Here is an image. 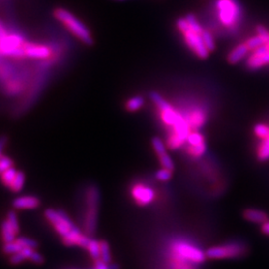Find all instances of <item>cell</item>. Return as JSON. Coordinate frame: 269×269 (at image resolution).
<instances>
[{
  "label": "cell",
  "mask_w": 269,
  "mask_h": 269,
  "mask_svg": "<svg viewBox=\"0 0 269 269\" xmlns=\"http://www.w3.org/2000/svg\"><path fill=\"white\" fill-rule=\"evenodd\" d=\"M266 43H267V41L264 39V38H262L261 36L257 35V36L251 37L249 40H247L246 45L249 48V50L253 51L254 49H256V48H258V47H260V46H262V45H264Z\"/></svg>",
  "instance_id": "26"
},
{
  "label": "cell",
  "mask_w": 269,
  "mask_h": 269,
  "mask_svg": "<svg viewBox=\"0 0 269 269\" xmlns=\"http://www.w3.org/2000/svg\"><path fill=\"white\" fill-rule=\"evenodd\" d=\"M6 142H7V139L5 137L0 138V158H1L3 156L2 152H3V149L5 148Z\"/></svg>",
  "instance_id": "41"
},
{
  "label": "cell",
  "mask_w": 269,
  "mask_h": 269,
  "mask_svg": "<svg viewBox=\"0 0 269 269\" xmlns=\"http://www.w3.org/2000/svg\"><path fill=\"white\" fill-rule=\"evenodd\" d=\"M215 7L219 21L226 27H236L242 18V7L239 0H216Z\"/></svg>",
  "instance_id": "5"
},
{
  "label": "cell",
  "mask_w": 269,
  "mask_h": 269,
  "mask_svg": "<svg viewBox=\"0 0 269 269\" xmlns=\"http://www.w3.org/2000/svg\"><path fill=\"white\" fill-rule=\"evenodd\" d=\"M160 162L162 164V166L164 167V169H167V170H170V171H173L175 166H174V163H173V160L171 159V157L168 155V153H164V155L160 156Z\"/></svg>",
  "instance_id": "36"
},
{
  "label": "cell",
  "mask_w": 269,
  "mask_h": 269,
  "mask_svg": "<svg viewBox=\"0 0 269 269\" xmlns=\"http://www.w3.org/2000/svg\"><path fill=\"white\" fill-rule=\"evenodd\" d=\"M13 167V161L6 156H2L0 158V175L3 174L5 171Z\"/></svg>",
  "instance_id": "33"
},
{
  "label": "cell",
  "mask_w": 269,
  "mask_h": 269,
  "mask_svg": "<svg viewBox=\"0 0 269 269\" xmlns=\"http://www.w3.org/2000/svg\"><path fill=\"white\" fill-rule=\"evenodd\" d=\"M145 104V100L142 96H135L129 99L126 103V108L129 112H136L140 110Z\"/></svg>",
  "instance_id": "23"
},
{
  "label": "cell",
  "mask_w": 269,
  "mask_h": 269,
  "mask_svg": "<svg viewBox=\"0 0 269 269\" xmlns=\"http://www.w3.org/2000/svg\"><path fill=\"white\" fill-rule=\"evenodd\" d=\"M100 245H101V259L104 260L105 262L108 263H112V257H111V250H110V246L109 244L105 241V240H101L100 241Z\"/></svg>",
  "instance_id": "27"
},
{
  "label": "cell",
  "mask_w": 269,
  "mask_h": 269,
  "mask_svg": "<svg viewBox=\"0 0 269 269\" xmlns=\"http://www.w3.org/2000/svg\"><path fill=\"white\" fill-rule=\"evenodd\" d=\"M206 122V115L201 110H196L190 114L188 118V124L195 129H200Z\"/></svg>",
  "instance_id": "20"
},
{
  "label": "cell",
  "mask_w": 269,
  "mask_h": 269,
  "mask_svg": "<svg viewBox=\"0 0 269 269\" xmlns=\"http://www.w3.org/2000/svg\"><path fill=\"white\" fill-rule=\"evenodd\" d=\"M9 257H10L9 261L13 265H18L26 260L38 265H40L44 262L43 256L36 250V248H32V247H24L21 251Z\"/></svg>",
  "instance_id": "11"
},
{
  "label": "cell",
  "mask_w": 269,
  "mask_h": 269,
  "mask_svg": "<svg viewBox=\"0 0 269 269\" xmlns=\"http://www.w3.org/2000/svg\"><path fill=\"white\" fill-rule=\"evenodd\" d=\"M188 122H186L180 115L178 119V121L176 122V124L173 126L174 127V134L177 135L180 140H182L183 142L185 140H187L189 133V127H188Z\"/></svg>",
  "instance_id": "16"
},
{
  "label": "cell",
  "mask_w": 269,
  "mask_h": 269,
  "mask_svg": "<svg viewBox=\"0 0 269 269\" xmlns=\"http://www.w3.org/2000/svg\"><path fill=\"white\" fill-rule=\"evenodd\" d=\"M90 269H118V266L113 263H108L101 258L93 260L92 267Z\"/></svg>",
  "instance_id": "29"
},
{
  "label": "cell",
  "mask_w": 269,
  "mask_h": 269,
  "mask_svg": "<svg viewBox=\"0 0 269 269\" xmlns=\"http://www.w3.org/2000/svg\"><path fill=\"white\" fill-rule=\"evenodd\" d=\"M256 32H257V34H258L259 36H261L262 38H264V39H265L267 42L269 41V32H268V30H267L264 26L258 25V26L256 27Z\"/></svg>",
  "instance_id": "39"
},
{
  "label": "cell",
  "mask_w": 269,
  "mask_h": 269,
  "mask_svg": "<svg viewBox=\"0 0 269 269\" xmlns=\"http://www.w3.org/2000/svg\"><path fill=\"white\" fill-rule=\"evenodd\" d=\"M161 114H162V120L164 121L165 124L169 126H174L179 117V115L175 112V110L172 108L171 105L162 109Z\"/></svg>",
  "instance_id": "19"
},
{
  "label": "cell",
  "mask_w": 269,
  "mask_h": 269,
  "mask_svg": "<svg viewBox=\"0 0 269 269\" xmlns=\"http://www.w3.org/2000/svg\"><path fill=\"white\" fill-rule=\"evenodd\" d=\"M202 37H203V40H204V43L206 45V47L209 49V51H212L215 49V42H214V39L212 35L208 32V31H205L202 33Z\"/></svg>",
  "instance_id": "30"
},
{
  "label": "cell",
  "mask_w": 269,
  "mask_h": 269,
  "mask_svg": "<svg viewBox=\"0 0 269 269\" xmlns=\"http://www.w3.org/2000/svg\"><path fill=\"white\" fill-rule=\"evenodd\" d=\"M185 19L188 22V25H189L190 29H193L194 31H196L198 33H201V34L204 32L203 27L201 26V24L199 23V21L197 20V18L194 14H187L185 16Z\"/></svg>",
  "instance_id": "28"
},
{
  "label": "cell",
  "mask_w": 269,
  "mask_h": 269,
  "mask_svg": "<svg viewBox=\"0 0 269 269\" xmlns=\"http://www.w3.org/2000/svg\"><path fill=\"white\" fill-rule=\"evenodd\" d=\"M53 15L59 22H61L66 27V29L72 35H74L77 38V39L89 46L93 44L94 40L88 27L69 10L62 7H58L54 9Z\"/></svg>",
  "instance_id": "2"
},
{
  "label": "cell",
  "mask_w": 269,
  "mask_h": 269,
  "mask_svg": "<svg viewBox=\"0 0 269 269\" xmlns=\"http://www.w3.org/2000/svg\"><path fill=\"white\" fill-rule=\"evenodd\" d=\"M24 247H32V248H37L38 247V243L34 240L31 239L29 238H25V237H20L17 238L14 241L9 242V243H5L3 244V252L8 255L11 256L13 254L18 253L19 251H21Z\"/></svg>",
  "instance_id": "13"
},
{
  "label": "cell",
  "mask_w": 269,
  "mask_h": 269,
  "mask_svg": "<svg viewBox=\"0 0 269 269\" xmlns=\"http://www.w3.org/2000/svg\"><path fill=\"white\" fill-rule=\"evenodd\" d=\"M184 40L187 44V46L195 51V53L200 57V58H207L209 56V49L206 47L203 37L201 33H198L196 31H194L193 29H190L189 25L187 28H185L184 30L181 31Z\"/></svg>",
  "instance_id": "9"
},
{
  "label": "cell",
  "mask_w": 269,
  "mask_h": 269,
  "mask_svg": "<svg viewBox=\"0 0 269 269\" xmlns=\"http://www.w3.org/2000/svg\"><path fill=\"white\" fill-rule=\"evenodd\" d=\"M206 249L199 241L183 236L163 242L160 269H201L207 261Z\"/></svg>",
  "instance_id": "1"
},
{
  "label": "cell",
  "mask_w": 269,
  "mask_h": 269,
  "mask_svg": "<svg viewBox=\"0 0 269 269\" xmlns=\"http://www.w3.org/2000/svg\"><path fill=\"white\" fill-rule=\"evenodd\" d=\"M206 150H207V147L205 143H202L198 146H190V149H189V152L195 157H201L202 155H204Z\"/></svg>",
  "instance_id": "34"
},
{
  "label": "cell",
  "mask_w": 269,
  "mask_h": 269,
  "mask_svg": "<svg viewBox=\"0 0 269 269\" xmlns=\"http://www.w3.org/2000/svg\"><path fill=\"white\" fill-rule=\"evenodd\" d=\"M25 44L26 41L22 36L16 33L7 32L0 38V55L14 59H24Z\"/></svg>",
  "instance_id": "7"
},
{
  "label": "cell",
  "mask_w": 269,
  "mask_h": 269,
  "mask_svg": "<svg viewBox=\"0 0 269 269\" xmlns=\"http://www.w3.org/2000/svg\"><path fill=\"white\" fill-rule=\"evenodd\" d=\"M187 142L189 143L190 146H198L202 143H204V137L203 135L199 133H190L187 138Z\"/></svg>",
  "instance_id": "35"
},
{
  "label": "cell",
  "mask_w": 269,
  "mask_h": 269,
  "mask_svg": "<svg viewBox=\"0 0 269 269\" xmlns=\"http://www.w3.org/2000/svg\"><path fill=\"white\" fill-rule=\"evenodd\" d=\"M89 256L91 257L92 260H96L99 259L101 257V245H100V241L91 239L86 249H85Z\"/></svg>",
  "instance_id": "21"
},
{
  "label": "cell",
  "mask_w": 269,
  "mask_h": 269,
  "mask_svg": "<svg viewBox=\"0 0 269 269\" xmlns=\"http://www.w3.org/2000/svg\"><path fill=\"white\" fill-rule=\"evenodd\" d=\"M17 172H18V171H17L14 167H12V168L8 169L7 171H5L3 174L0 175V179H1L2 183H3L5 186L9 187L10 184H11V182L13 181V179H14V178H15Z\"/></svg>",
  "instance_id": "24"
},
{
  "label": "cell",
  "mask_w": 269,
  "mask_h": 269,
  "mask_svg": "<svg viewBox=\"0 0 269 269\" xmlns=\"http://www.w3.org/2000/svg\"><path fill=\"white\" fill-rule=\"evenodd\" d=\"M243 217L252 223H257V224H263L268 220L267 214L259 209H248L243 212Z\"/></svg>",
  "instance_id": "15"
},
{
  "label": "cell",
  "mask_w": 269,
  "mask_h": 269,
  "mask_svg": "<svg viewBox=\"0 0 269 269\" xmlns=\"http://www.w3.org/2000/svg\"><path fill=\"white\" fill-rule=\"evenodd\" d=\"M254 133L257 137L261 138V139H266L269 137V127L263 125V124H259L256 125L254 127Z\"/></svg>",
  "instance_id": "32"
},
{
  "label": "cell",
  "mask_w": 269,
  "mask_h": 269,
  "mask_svg": "<svg viewBox=\"0 0 269 269\" xmlns=\"http://www.w3.org/2000/svg\"><path fill=\"white\" fill-rule=\"evenodd\" d=\"M24 183H25V175L22 172L18 171L13 181L11 182L8 188L12 191V193H19V191H21V189L23 188Z\"/></svg>",
  "instance_id": "22"
},
{
  "label": "cell",
  "mask_w": 269,
  "mask_h": 269,
  "mask_svg": "<svg viewBox=\"0 0 269 269\" xmlns=\"http://www.w3.org/2000/svg\"><path fill=\"white\" fill-rule=\"evenodd\" d=\"M184 142L182 140H180L177 135H172L170 137V139L168 140V145L172 149H176L178 148H179Z\"/></svg>",
  "instance_id": "37"
},
{
  "label": "cell",
  "mask_w": 269,
  "mask_h": 269,
  "mask_svg": "<svg viewBox=\"0 0 269 269\" xmlns=\"http://www.w3.org/2000/svg\"><path fill=\"white\" fill-rule=\"evenodd\" d=\"M172 177V174H171V171L170 170H167V169H163V170H160L157 172L156 174V178L159 179V180H162V181H168Z\"/></svg>",
  "instance_id": "38"
},
{
  "label": "cell",
  "mask_w": 269,
  "mask_h": 269,
  "mask_svg": "<svg viewBox=\"0 0 269 269\" xmlns=\"http://www.w3.org/2000/svg\"><path fill=\"white\" fill-rule=\"evenodd\" d=\"M258 159L260 161L269 159V137L263 140L258 149Z\"/></svg>",
  "instance_id": "25"
},
{
  "label": "cell",
  "mask_w": 269,
  "mask_h": 269,
  "mask_svg": "<svg viewBox=\"0 0 269 269\" xmlns=\"http://www.w3.org/2000/svg\"><path fill=\"white\" fill-rule=\"evenodd\" d=\"M131 196L138 206L146 207L155 200V191L145 184H136L131 189Z\"/></svg>",
  "instance_id": "10"
},
{
  "label": "cell",
  "mask_w": 269,
  "mask_h": 269,
  "mask_svg": "<svg viewBox=\"0 0 269 269\" xmlns=\"http://www.w3.org/2000/svg\"><path fill=\"white\" fill-rule=\"evenodd\" d=\"M12 206L17 210H32L40 207V200L34 196H21L14 199Z\"/></svg>",
  "instance_id": "14"
},
{
  "label": "cell",
  "mask_w": 269,
  "mask_h": 269,
  "mask_svg": "<svg viewBox=\"0 0 269 269\" xmlns=\"http://www.w3.org/2000/svg\"><path fill=\"white\" fill-rule=\"evenodd\" d=\"M206 253L208 259L210 260L240 259L247 255L248 245L239 240L225 241L207 248Z\"/></svg>",
  "instance_id": "3"
},
{
  "label": "cell",
  "mask_w": 269,
  "mask_h": 269,
  "mask_svg": "<svg viewBox=\"0 0 269 269\" xmlns=\"http://www.w3.org/2000/svg\"><path fill=\"white\" fill-rule=\"evenodd\" d=\"M19 232L20 227L18 217L15 211L11 210L7 213L5 219L1 223V226H0V235H1L3 244L14 241L17 239Z\"/></svg>",
  "instance_id": "8"
},
{
  "label": "cell",
  "mask_w": 269,
  "mask_h": 269,
  "mask_svg": "<svg viewBox=\"0 0 269 269\" xmlns=\"http://www.w3.org/2000/svg\"><path fill=\"white\" fill-rule=\"evenodd\" d=\"M269 64V50L262 55L252 54L247 60V65L250 69H257Z\"/></svg>",
  "instance_id": "18"
},
{
  "label": "cell",
  "mask_w": 269,
  "mask_h": 269,
  "mask_svg": "<svg viewBox=\"0 0 269 269\" xmlns=\"http://www.w3.org/2000/svg\"><path fill=\"white\" fill-rule=\"evenodd\" d=\"M52 50L50 47L38 44L26 42L25 44V58L33 60H47L50 58Z\"/></svg>",
  "instance_id": "12"
},
{
  "label": "cell",
  "mask_w": 269,
  "mask_h": 269,
  "mask_svg": "<svg viewBox=\"0 0 269 269\" xmlns=\"http://www.w3.org/2000/svg\"><path fill=\"white\" fill-rule=\"evenodd\" d=\"M44 216L54 229V232L61 238V240L74 233L76 229H78L63 210L48 209L45 210Z\"/></svg>",
  "instance_id": "6"
},
{
  "label": "cell",
  "mask_w": 269,
  "mask_h": 269,
  "mask_svg": "<svg viewBox=\"0 0 269 269\" xmlns=\"http://www.w3.org/2000/svg\"><path fill=\"white\" fill-rule=\"evenodd\" d=\"M249 51V48L247 47L246 43L245 44H240L237 46L232 52L228 54L227 60L230 64H236L239 62L242 58H244Z\"/></svg>",
  "instance_id": "17"
},
{
  "label": "cell",
  "mask_w": 269,
  "mask_h": 269,
  "mask_svg": "<svg viewBox=\"0 0 269 269\" xmlns=\"http://www.w3.org/2000/svg\"><path fill=\"white\" fill-rule=\"evenodd\" d=\"M100 204V194L96 186L91 185L85 193V206L83 212V229L84 233L92 237L97 228L98 212Z\"/></svg>",
  "instance_id": "4"
},
{
  "label": "cell",
  "mask_w": 269,
  "mask_h": 269,
  "mask_svg": "<svg viewBox=\"0 0 269 269\" xmlns=\"http://www.w3.org/2000/svg\"><path fill=\"white\" fill-rule=\"evenodd\" d=\"M151 143H152L153 149H155V150H156V152L159 155V157L162 156V155H164V153L167 152L166 147H165L163 141H162L160 138H157V137H156V138H153L152 141H151Z\"/></svg>",
  "instance_id": "31"
},
{
  "label": "cell",
  "mask_w": 269,
  "mask_h": 269,
  "mask_svg": "<svg viewBox=\"0 0 269 269\" xmlns=\"http://www.w3.org/2000/svg\"><path fill=\"white\" fill-rule=\"evenodd\" d=\"M261 233L267 237H269V220L261 224Z\"/></svg>",
  "instance_id": "40"
}]
</instances>
